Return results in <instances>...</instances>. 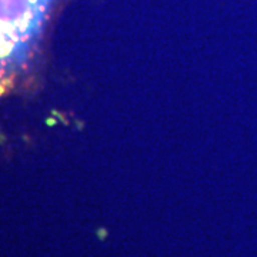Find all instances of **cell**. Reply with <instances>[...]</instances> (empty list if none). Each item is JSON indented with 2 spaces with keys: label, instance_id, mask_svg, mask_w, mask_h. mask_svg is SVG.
Instances as JSON below:
<instances>
[{
  "label": "cell",
  "instance_id": "1",
  "mask_svg": "<svg viewBox=\"0 0 257 257\" xmlns=\"http://www.w3.org/2000/svg\"><path fill=\"white\" fill-rule=\"evenodd\" d=\"M53 0H0V79L25 63Z\"/></svg>",
  "mask_w": 257,
  "mask_h": 257
}]
</instances>
